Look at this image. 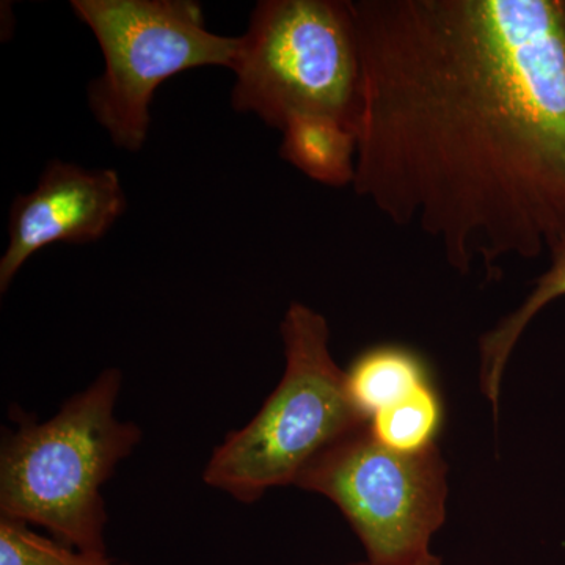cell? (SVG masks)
I'll use <instances>...</instances> for the list:
<instances>
[{"label":"cell","mask_w":565,"mask_h":565,"mask_svg":"<svg viewBox=\"0 0 565 565\" xmlns=\"http://www.w3.org/2000/svg\"><path fill=\"white\" fill-rule=\"evenodd\" d=\"M353 189L498 277L565 244L564 0H352Z\"/></svg>","instance_id":"obj_1"},{"label":"cell","mask_w":565,"mask_h":565,"mask_svg":"<svg viewBox=\"0 0 565 565\" xmlns=\"http://www.w3.org/2000/svg\"><path fill=\"white\" fill-rule=\"evenodd\" d=\"M122 388L117 367L103 371L46 422L14 408V430L0 444V515L47 530L81 552L107 555L103 486L136 451L143 433L115 416Z\"/></svg>","instance_id":"obj_2"},{"label":"cell","mask_w":565,"mask_h":565,"mask_svg":"<svg viewBox=\"0 0 565 565\" xmlns=\"http://www.w3.org/2000/svg\"><path fill=\"white\" fill-rule=\"evenodd\" d=\"M367 424L323 449L294 486L340 509L367 563H419L433 555L430 541L446 520L448 463L437 445L415 455L393 451Z\"/></svg>","instance_id":"obj_6"},{"label":"cell","mask_w":565,"mask_h":565,"mask_svg":"<svg viewBox=\"0 0 565 565\" xmlns=\"http://www.w3.org/2000/svg\"><path fill=\"white\" fill-rule=\"evenodd\" d=\"M280 156L319 184L343 188L355 180L356 132L330 117H299L281 129Z\"/></svg>","instance_id":"obj_8"},{"label":"cell","mask_w":565,"mask_h":565,"mask_svg":"<svg viewBox=\"0 0 565 565\" xmlns=\"http://www.w3.org/2000/svg\"><path fill=\"white\" fill-rule=\"evenodd\" d=\"M71 9L103 51L90 109L122 150L147 143L152 96L163 82L202 66L236 65L241 40L207 31L192 0H73Z\"/></svg>","instance_id":"obj_5"},{"label":"cell","mask_w":565,"mask_h":565,"mask_svg":"<svg viewBox=\"0 0 565 565\" xmlns=\"http://www.w3.org/2000/svg\"><path fill=\"white\" fill-rule=\"evenodd\" d=\"M564 28H565V0H564Z\"/></svg>","instance_id":"obj_14"},{"label":"cell","mask_w":565,"mask_h":565,"mask_svg":"<svg viewBox=\"0 0 565 565\" xmlns=\"http://www.w3.org/2000/svg\"><path fill=\"white\" fill-rule=\"evenodd\" d=\"M280 333L281 381L250 422L226 435L203 470L204 484L244 504L296 484L323 449L370 423L353 405L345 371L330 353L327 319L294 302Z\"/></svg>","instance_id":"obj_3"},{"label":"cell","mask_w":565,"mask_h":565,"mask_svg":"<svg viewBox=\"0 0 565 565\" xmlns=\"http://www.w3.org/2000/svg\"><path fill=\"white\" fill-rule=\"evenodd\" d=\"M125 211V191L114 169L47 163L36 188L11 204L9 245L0 258V292L6 294L36 252L54 244L96 243Z\"/></svg>","instance_id":"obj_7"},{"label":"cell","mask_w":565,"mask_h":565,"mask_svg":"<svg viewBox=\"0 0 565 565\" xmlns=\"http://www.w3.org/2000/svg\"><path fill=\"white\" fill-rule=\"evenodd\" d=\"M441 424L440 397L430 384H424L399 403L371 416L370 430L379 444L404 452L426 451L435 444Z\"/></svg>","instance_id":"obj_11"},{"label":"cell","mask_w":565,"mask_h":565,"mask_svg":"<svg viewBox=\"0 0 565 565\" xmlns=\"http://www.w3.org/2000/svg\"><path fill=\"white\" fill-rule=\"evenodd\" d=\"M239 40L234 110L280 131L299 117L355 129L362 62L352 0H263Z\"/></svg>","instance_id":"obj_4"},{"label":"cell","mask_w":565,"mask_h":565,"mask_svg":"<svg viewBox=\"0 0 565 565\" xmlns=\"http://www.w3.org/2000/svg\"><path fill=\"white\" fill-rule=\"evenodd\" d=\"M548 269L535 281L533 291L525 302L479 340V385L492 404L494 419L498 418L501 382L509 359L531 321L556 299L565 297V244L550 252Z\"/></svg>","instance_id":"obj_9"},{"label":"cell","mask_w":565,"mask_h":565,"mask_svg":"<svg viewBox=\"0 0 565 565\" xmlns=\"http://www.w3.org/2000/svg\"><path fill=\"white\" fill-rule=\"evenodd\" d=\"M343 565H374V564L367 563V561H366V563H352V564H343ZM412 565H444V563H441L440 557L435 556L433 553V555L424 557V559L419 561V563L412 564Z\"/></svg>","instance_id":"obj_13"},{"label":"cell","mask_w":565,"mask_h":565,"mask_svg":"<svg viewBox=\"0 0 565 565\" xmlns=\"http://www.w3.org/2000/svg\"><path fill=\"white\" fill-rule=\"evenodd\" d=\"M424 384H429V377L423 360L403 345L367 349L345 371L349 396L367 422Z\"/></svg>","instance_id":"obj_10"},{"label":"cell","mask_w":565,"mask_h":565,"mask_svg":"<svg viewBox=\"0 0 565 565\" xmlns=\"http://www.w3.org/2000/svg\"><path fill=\"white\" fill-rule=\"evenodd\" d=\"M0 565H125L107 555L81 552L52 537L33 533L29 525L0 520Z\"/></svg>","instance_id":"obj_12"}]
</instances>
